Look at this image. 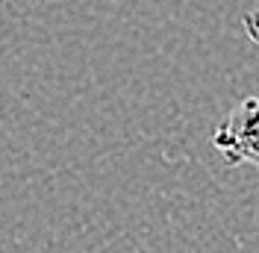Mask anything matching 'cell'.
Instances as JSON below:
<instances>
[{"instance_id": "6da1fadb", "label": "cell", "mask_w": 259, "mask_h": 253, "mask_svg": "<svg viewBox=\"0 0 259 253\" xmlns=\"http://www.w3.org/2000/svg\"><path fill=\"white\" fill-rule=\"evenodd\" d=\"M212 147L224 165H256L259 168V97H244L221 124L212 130Z\"/></svg>"}, {"instance_id": "7a4b0ae2", "label": "cell", "mask_w": 259, "mask_h": 253, "mask_svg": "<svg viewBox=\"0 0 259 253\" xmlns=\"http://www.w3.org/2000/svg\"><path fill=\"white\" fill-rule=\"evenodd\" d=\"M242 27H244V32H247V38H250L253 45H259V12H247V15L242 18Z\"/></svg>"}]
</instances>
